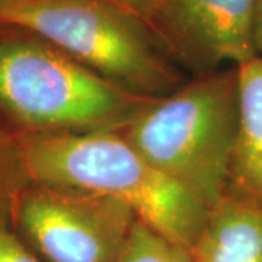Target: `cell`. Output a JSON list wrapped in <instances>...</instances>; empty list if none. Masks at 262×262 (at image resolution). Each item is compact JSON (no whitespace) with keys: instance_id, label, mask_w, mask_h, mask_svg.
Listing matches in <instances>:
<instances>
[{"instance_id":"obj_8","label":"cell","mask_w":262,"mask_h":262,"mask_svg":"<svg viewBox=\"0 0 262 262\" xmlns=\"http://www.w3.org/2000/svg\"><path fill=\"white\" fill-rule=\"evenodd\" d=\"M189 253L194 262H262V206L225 192Z\"/></svg>"},{"instance_id":"obj_5","label":"cell","mask_w":262,"mask_h":262,"mask_svg":"<svg viewBox=\"0 0 262 262\" xmlns=\"http://www.w3.org/2000/svg\"><path fill=\"white\" fill-rule=\"evenodd\" d=\"M10 220L41 262H118L139 219L111 196L29 182Z\"/></svg>"},{"instance_id":"obj_9","label":"cell","mask_w":262,"mask_h":262,"mask_svg":"<svg viewBox=\"0 0 262 262\" xmlns=\"http://www.w3.org/2000/svg\"><path fill=\"white\" fill-rule=\"evenodd\" d=\"M118 262H194L187 248L137 220L122 249Z\"/></svg>"},{"instance_id":"obj_10","label":"cell","mask_w":262,"mask_h":262,"mask_svg":"<svg viewBox=\"0 0 262 262\" xmlns=\"http://www.w3.org/2000/svg\"><path fill=\"white\" fill-rule=\"evenodd\" d=\"M29 179L24 170L18 134L0 127V203L12 204Z\"/></svg>"},{"instance_id":"obj_6","label":"cell","mask_w":262,"mask_h":262,"mask_svg":"<svg viewBox=\"0 0 262 262\" xmlns=\"http://www.w3.org/2000/svg\"><path fill=\"white\" fill-rule=\"evenodd\" d=\"M256 0H160L151 31L187 63L236 66L258 56Z\"/></svg>"},{"instance_id":"obj_1","label":"cell","mask_w":262,"mask_h":262,"mask_svg":"<svg viewBox=\"0 0 262 262\" xmlns=\"http://www.w3.org/2000/svg\"><path fill=\"white\" fill-rule=\"evenodd\" d=\"M29 182L111 196L188 251L208 208L155 168L118 131L18 134Z\"/></svg>"},{"instance_id":"obj_2","label":"cell","mask_w":262,"mask_h":262,"mask_svg":"<svg viewBox=\"0 0 262 262\" xmlns=\"http://www.w3.org/2000/svg\"><path fill=\"white\" fill-rule=\"evenodd\" d=\"M158 98L115 83L32 34L0 35V115L16 134L120 131Z\"/></svg>"},{"instance_id":"obj_4","label":"cell","mask_w":262,"mask_h":262,"mask_svg":"<svg viewBox=\"0 0 262 262\" xmlns=\"http://www.w3.org/2000/svg\"><path fill=\"white\" fill-rule=\"evenodd\" d=\"M0 27L41 38L137 94L160 96L179 82L151 28L111 0H3Z\"/></svg>"},{"instance_id":"obj_13","label":"cell","mask_w":262,"mask_h":262,"mask_svg":"<svg viewBox=\"0 0 262 262\" xmlns=\"http://www.w3.org/2000/svg\"><path fill=\"white\" fill-rule=\"evenodd\" d=\"M255 47L258 56H262V0H256L255 15Z\"/></svg>"},{"instance_id":"obj_7","label":"cell","mask_w":262,"mask_h":262,"mask_svg":"<svg viewBox=\"0 0 262 262\" xmlns=\"http://www.w3.org/2000/svg\"><path fill=\"white\" fill-rule=\"evenodd\" d=\"M236 69L239 121L226 194L262 206V56Z\"/></svg>"},{"instance_id":"obj_11","label":"cell","mask_w":262,"mask_h":262,"mask_svg":"<svg viewBox=\"0 0 262 262\" xmlns=\"http://www.w3.org/2000/svg\"><path fill=\"white\" fill-rule=\"evenodd\" d=\"M10 210L12 204L0 203V262H41L15 232Z\"/></svg>"},{"instance_id":"obj_3","label":"cell","mask_w":262,"mask_h":262,"mask_svg":"<svg viewBox=\"0 0 262 262\" xmlns=\"http://www.w3.org/2000/svg\"><path fill=\"white\" fill-rule=\"evenodd\" d=\"M239 121L237 69L162 95L118 133L210 210L225 195Z\"/></svg>"},{"instance_id":"obj_14","label":"cell","mask_w":262,"mask_h":262,"mask_svg":"<svg viewBox=\"0 0 262 262\" xmlns=\"http://www.w3.org/2000/svg\"><path fill=\"white\" fill-rule=\"evenodd\" d=\"M2 2H3V0H0V3H2Z\"/></svg>"},{"instance_id":"obj_12","label":"cell","mask_w":262,"mask_h":262,"mask_svg":"<svg viewBox=\"0 0 262 262\" xmlns=\"http://www.w3.org/2000/svg\"><path fill=\"white\" fill-rule=\"evenodd\" d=\"M111 2L117 3L124 9L130 10L131 13L137 15L149 27H151V22L156 16L160 3V0H111Z\"/></svg>"}]
</instances>
